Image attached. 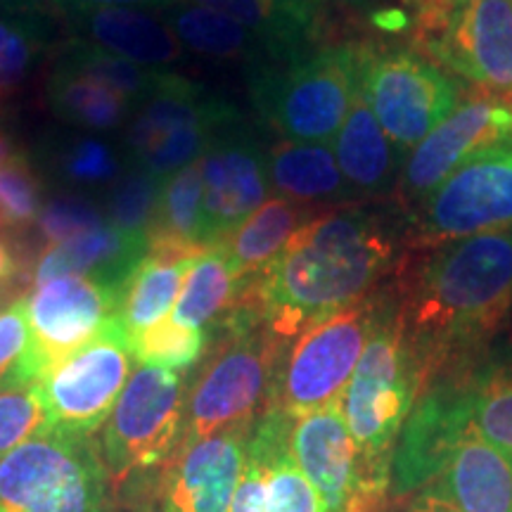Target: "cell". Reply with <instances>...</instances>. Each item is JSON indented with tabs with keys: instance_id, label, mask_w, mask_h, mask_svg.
I'll return each mask as SVG.
<instances>
[{
	"instance_id": "cell-1",
	"label": "cell",
	"mask_w": 512,
	"mask_h": 512,
	"mask_svg": "<svg viewBox=\"0 0 512 512\" xmlns=\"http://www.w3.org/2000/svg\"><path fill=\"white\" fill-rule=\"evenodd\" d=\"M399 264V235L382 214L361 207L313 216L264 271L249 280L245 302L280 339L375 294Z\"/></svg>"
},
{
	"instance_id": "cell-2",
	"label": "cell",
	"mask_w": 512,
	"mask_h": 512,
	"mask_svg": "<svg viewBox=\"0 0 512 512\" xmlns=\"http://www.w3.org/2000/svg\"><path fill=\"white\" fill-rule=\"evenodd\" d=\"M510 313V230L470 235L434 249L399 299L401 328L420 363L422 384L470 368V356Z\"/></svg>"
},
{
	"instance_id": "cell-3",
	"label": "cell",
	"mask_w": 512,
	"mask_h": 512,
	"mask_svg": "<svg viewBox=\"0 0 512 512\" xmlns=\"http://www.w3.org/2000/svg\"><path fill=\"white\" fill-rule=\"evenodd\" d=\"M221 330L226 337L185 396V422L176 451L228 427L252 425L268 406L285 339L249 304L230 313Z\"/></svg>"
},
{
	"instance_id": "cell-4",
	"label": "cell",
	"mask_w": 512,
	"mask_h": 512,
	"mask_svg": "<svg viewBox=\"0 0 512 512\" xmlns=\"http://www.w3.org/2000/svg\"><path fill=\"white\" fill-rule=\"evenodd\" d=\"M422 387L420 363L401 328L399 302L382 299L361 361L342 394V413L363 458L389 482L396 441Z\"/></svg>"
},
{
	"instance_id": "cell-5",
	"label": "cell",
	"mask_w": 512,
	"mask_h": 512,
	"mask_svg": "<svg viewBox=\"0 0 512 512\" xmlns=\"http://www.w3.org/2000/svg\"><path fill=\"white\" fill-rule=\"evenodd\" d=\"M361 88V46L335 43L254 69L256 112L292 143H330Z\"/></svg>"
},
{
	"instance_id": "cell-6",
	"label": "cell",
	"mask_w": 512,
	"mask_h": 512,
	"mask_svg": "<svg viewBox=\"0 0 512 512\" xmlns=\"http://www.w3.org/2000/svg\"><path fill=\"white\" fill-rule=\"evenodd\" d=\"M107 491L91 437L48 427L0 458V512H107Z\"/></svg>"
},
{
	"instance_id": "cell-7",
	"label": "cell",
	"mask_w": 512,
	"mask_h": 512,
	"mask_svg": "<svg viewBox=\"0 0 512 512\" xmlns=\"http://www.w3.org/2000/svg\"><path fill=\"white\" fill-rule=\"evenodd\" d=\"M406 15L439 67L512 100L510 0H406Z\"/></svg>"
},
{
	"instance_id": "cell-8",
	"label": "cell",
	"mask_w": 512,
	"mask_h": 512,
	"mask_svg": "<svg viewBox=\"0 0 512 512\" xmlns=\"http://www.w3.org/2000/svg\"><path fill=\"white\" fill-rule=\"evenodd\" d=\"M235 121L240 114L233 105L207 93L200 83L164 69L128 119V157L136 169L164 183L195 164L216 133Z\"/></svg>"
},
{
	"instance_id": "cell-9",
	"label": "cell",
	"mask_w": 512,
	"mask_h": 512,
	"mask_svg": "<svg viewBox=\"0 0 512 512\" xmlns=\"http://www.w3.org/2000/svg\"><path fill=\"white\" fill-rule=\"evenodd\" d=\"M380 306V294H370L297 335L280 356L268 406L302 418L339 399L361 361Z\"/></svg>"
},
{
	"instance_id": "cell-10",
	"label": "cell",
	"mask_w": 512,
	"mask_h": 512,
	"mask_svg": "<svg viewBox=\"0 0 512 512\" xmlns=\"http://www.w3.org/2000/svg\"><path fill=\"white\" fill-rule=\"evenodd\" d=\"M361 91L403 155L444 124L463 95L439 64L399 46H361Z\"/></svg>"
},
{
	"instance_id": "cell-11",
	"label": "cell",
	"mask_w": 512,
	"mask_h": 512,
	"mask_svg": "<svg viewBox=\"0 0 512 512\" xmlns=\"http://www.w3.org/2000/svg\"><path fill=\"white\" fill-rule=\"evenodd\" d=\"M159 72L69 38L57 50L46 83L50 110L64 124L107 133L128 124L155 88Z\"/></svg>"
},
{
	"instance_id": "cell-12",
	"label": "cell",
	"mask_w": 512,
	"mask_h": 512,
	"mask_svg": "<svg viewBox=\"0 0 512 512\" xmlns=\"http://www.w3.org/2000/svg\"><path fill=\"white\" fill-rule=\"evenodd\" d=\"M131 366L128 332L114 316L91 342L55 363L36 382L48 427L74 437H93L117 406Z\"/></svg>"
},
{
	"instance_id": "cell-13",
	"label": "cell",
	"mask_w": 512,
	"mask_h": 512,
	"mask_svg": "<svg viewBox=\"0 0 512 512\" xmlns=\"http://www.w3.org/2000/svg\"><path fill=\"white\" fill-rule=\"evenodd\" d=\"M185 422V392L178 373L138 366L128 377L102 432L100 458L110 482L166 463Z\"/></svg>"
},
{
	"instance_id": "cell-14",
	"label": "cell",
	"mask_w": 512,
	"mask_h": 512,
	"mask_svg": "<svg viewBox=\"0 0 512 512\" xmlns=\"http://www.w3.org/2000/svg\"><path fill=\"white\" fill-rule=\"evenodd\" d=\"M290 448L325 512H382L392 501V482L377 475L351 437L342 396L292 418Z\"/></svg>"
},
{
	"instance_id": "cell-15",
	"label": "cell",
	"mask_w": 512,
	"mask_h": 512,
	"mask_svg": "<svg viewBox=\"0 0 512 512\" xmlns=\"http://www.w3.org/2000/svg\"><path fill=\"white\" fill-rule=\"evenodd\" d=\"M121 290L98 280L64 275L34 285L27 299L29 349L10 380L36 384L62 358L88 344L119 311Z\"/></svg>"
},
{
	"instance_id": "cell-16",
	"label": "cell",
	"mask_w": 512,
	"mask_h": 512,
	"mask_svg": "<svg viewBox=\"0 0 512 512\" xmlns=\"http://www.w3.org/2000/svg\"><path fill=\"white\" fill-rule=\"evenodd\" d=\"M512 226V136L477 152L415 209L425 245Z\"/></svg>"
},
{
	"instance_id": "cell-17",
	"label": "cell",
	"mask_w": 512,
	"mask_h": 512,
	"mask_svg": "<svg viewBox=\"0 0 512 512\" xmlns=\"http://www.w3.org/2000/svg\"><path fill=\"white\" fill-rule=\"evenodd\" d=\"M470 370L437 377L422 389L394 448L392 501H406L430 486L451 460L460 439L472 430Z\"/></svg>"
},
{
	"instance_id": "cell-18",
	"label": "cell",
	"mask_w": 512,
	"mask_h": 512,
	"mask_svg": "<svg viewBox=\"0 0 512 512\" xmlns=\"http://www.w3.org/2000/svg\"><path fill=\"white\" fill-rule=\"evenodd\" d=\"M204 188V247L235 233L271 195L268 152L240 121L221 128L197 159Z\"/></svg>"
},
{
	"instance_id": "cell-19",
	"label": "cell",
	"mask_w": 512,
	"mask_h": 512,
	"mask_svg": "<svg viewBox=\"0 0 512 512\" xmlns=\"http://www.w3.org/2000/svg\"><path fill=\"white\" fill-rule=\"evenodd\" d=\"M510 136V107L491 100L463 105L408 152L396 183L403 204L418 209L465 159Z\"/></svg>"
},
{
	"instance_id": "cell-20",
	"label": "cell",
	"mask_w": 512,
	"mask_h": 512,
	"mask_svg": "<svg viewBox=\"0 0 512 512\" xmlns=\"http://www.w3.org/2000/svg\"><path fill=\"white\" fill-rule=\"evenodd\" d=\"M292 418L266 406L247 441V458L230 512H325L316 489L294 463Z\"/></svg>"
},
{
	"instance_id": "cell-21",
	"label": "cell",
	"mask_w": 512,
	"mask_h": 512,
	"mask_svg": "<svg viewBox=\"0 0 512 512\" xmlns=\"http://www.w3.org/2000/svg\"><path fill=\"white\" fill-rule=\"evenodd\" d=\"M252 427H228L171 453L159 486L162 512H230Z\"/></svg>"
},
{
	"instance_id": "cell-22",
	"label": "cell",
	"mask_w": 512,
	"mask_h": 512,
	"mask_svg": "<svg viewBox=\"0 0 512 512\" xmlns=\"http://www.w3.org/2000/svg\"><path fill=\"white\" fill-rule=\"evenodd\" d=\"M72 38L145 69L164 72L183 57V46L159 12L143 8H98L67 12Z\"/></svg>"
},
{
	"instance_id": "cell-23",
	"label": "cell",
	"mask_w": 512,
	"mask_h": 512,
	"mask_svg": "<svg viewBox=\"0 0 512 512\" xmlns=\"http://www.w3.org/2000/svg\"><path fill=\"white\" fill-rule=\"evenodd\" d=\"M420 494L456 512H512V460L470 430Z\"/></svg>"
},
{
	"instance_id": "cell-24",
	"label": "cell",
	"mask_w": 512,
	"mask_h": 512,
	"mask_svg": "<svg viewBox=\"0 0 512 512\" xmlns=\"http://www.w3.org/2000/svg\"><path fill=\"white\" fill-rule=\"evenodd\" d=\"M147 247L150 240L145 235H128L105 221L79 238L48 245L38 254L31 280L41 285L64 275H79L124 290L126 280L147 254Z\"/></svg>"
},
{
	"instance_id": "cell-25",
	"label": "cell",
	"mask_w": 512,
	"mask_h": 512,
	"mask_svg": "<svg viewBox=\"0 0 512 512\" xmlns=\"http://www.w3.org/2000/svg\"><path fill=\"white\" fill-rule=\"evenodd\" d=\"M332 152L354 197L387 195L399 183V171L406 162L399 159L401 150L387 138L361 88L342 128L332 138Z\"/></svg>"
},
{
	"instance_id": "cell-26",
	"label": "cell",
	"mask_w": 512,
	"mask_h": 512,
	"mask_svg": "<svg viewBox=\"0 0 512 512\" xmlns=\"http://www.w3.org/2000/svg\"><path fill=\"white\" fill-rule=\"evenodd\" d=\"M200 254L197 249L150 242L143 261L121 290L117 316L128 337L159 323L176 309L185 275Z\"/></svg>"
},
{
	"instance_id": "cell-27",
	"label": "cell",
	"mask_w": 512,
	"mask_h": 512,
	"mask_svg": "<svg viewBox=\"0 0 512 512\" xmlns=\"http://www.w3.org/2000/svg\"><path fill=\"white\" fill-rule=\"evenodd\" d=\"M268 178L278 197L309 209L354 200L330 143L283 140L268 152Z\"/></svg>"
},
{
	"instance_id": "cell-28",
	"label": "cell",
	"mask_w": 512,
	"mask_h": 512,
	"mask_svg": "<svg viewBox=\"0 0 512 512\" xmlns=\"http://www.w3.org/2000/svg\"><path fill=\"white\" fill-rule=\"evenodd\" d=\"M221 12L264 41L273 64H287L311 53L323 24L290 0H188Z\"/></svg>"
},
{
	"instance_id": "cell-29",
	"label": "cell",
	"mask_w": 512,
	"mask_h": 512,
	"mask_svg": "<svg viewBox=\"0 0 512 512\" xmlns=\"http://www.w3.org/2000/svg\"><path fill=\"white\" fill-rule=\"evenodd\" d=\"M159 15L174 31L178 43L192 53L211 57V60L245 62L252 64V69L273 64L264 41L221 12L200 8L188 0H178L176 5L162 10Z\"/></svg>"
},
{
	"instance_id": "cell-30",
	"label": "cell",
	"mask_w": 512,
	"mask_h": 512,
	"mask_svg": "<svg viewBox=\"0 0 512 512\" xmlns=\"http://www.w3.org/2000/svg\"><path fill=\"white\" fill-rule=\"evenodd\" d=\"M311 219L313 211L309 207L285 200V197H271L216 247L223 249L238 275L252 280L283 252L294 233Z\"/></svg>"
},
{
	"instance_id": "cell-31",
	"label": "cell",
	"mask_w": 512,
	"mask_h": 512,
	"mask_svg": "<svg viewBox=\"0 0 512 512\" xmlns=\"http://www.w3.org/2000/svg\"><path fill=\"white\" fill-rule=\"evenodd\" d=\"M247 285L249 280L238 275L221 247L204 249L185 275L171 318L200 330L223 325V320L245 302Z\"/></svg>"
},
{
	"instance_id": "cell-32",
	"label": "cell",
	"mask_w": 512,
	"mask_h": 512,
	"mask_svg": "<svg viewBox=\"0 0 512 512\" xmlns=\"http://www.w3.org/2000/svg\"><path fill=\"white\" fill-rule=\"evenodd\" d=\"M204 188L200 162L164 181L147 240L204 252Z\"/></svg>"
},
{
	"instance_id": "cell-33",
	"label": "cell",
	"mask_w": 512,
	"mask_h": 512,
	"mask_svg": "<svg viewBox=\"0 0 512 512\" xmlns=\"http://www.w3.org/2000/svg\"><path fill=\"white\" fill-rule=\"evenodd\" d=\"M467 387L472 430L512 460V358L472 368Z\"/></svg>"
},
{
	"instance_id": "cell-34",
	"label": "cell",
	"mask_w": 512,
	"mask_h": 512,
	"mask_svg": "<svg viewBox=\"0 0 512 512\" xmlns=\"http://www.w3.org/2000/svg\"><path fill=\"white\" fill-rule=\"evenodd\" d=\"M48 46V27L29 10L0 12V100L22 86Z\"/></svg>"
},
{
	"instance_id": "cell-35",
	"label": "cell",
	"mask_w": 512,
	"mask_h": 512,
	"mask_svg": "<svg viewBox=\"0 0 512 512\" xmlns=\"http://www.w3.org/2000/svg\"><path fill=\"white\" fill-rule=\"evenodd\" d=\"M133 361L140 366H155L178 373L200 361L207 347V332L183 325L174 318H164L150 328L128 337Z\"/></svg>"
},
{
	"instance_id": "cell-36",
	"label": "cell",
	"mask_w": 512,
	"mask_h": 512,
	"mask_svg": "<svg viewBox=\"0 0 512 512\" xmlns=\"http://www.w3.org/2000/svg\"><path fill=\"white\" fill-rule=\"evenodd\" d=\"M55 171L72 188H105L124 174L114 147L98 136H74L55 150Z\"/></svg>"
},
{
	"instance_id": "cell-37",
	"label": "cell",
	"mask_w": 512,
	"mask_h": 512,
	"mask_svg": "<svg viewBox=\"0 0 512 512\" xmlns=\"http://www.w3.org/2000/svg\"><path fill=\"white\" fill-rule=\"evenodd\" d=\"M162 185V181L136 166L131 171H124L110 190L107 214H110L112 226L128 235H145L147 238L157 214Z\"/></svg>"
},
{
	"instance_id": "cell-38",
	"label": "cell",
	"mask_w": 512,
	"mask_h": 512,
	"mask_svg": "<svg viewBox=\"0 0 512 512\" xmlns=\"http://www.w3.org/2000/svg\"><path fill=\"white\" fill-rule=\"evenodd\" d=\"M41 181L22 152H10L0 166V230L36 223L41 214Z\"/></svg>"
},
{
	"instance_id": "cell-39",
	"label": "cell",
	"mask_w": 512,
	"mask_h": 512,
	"mask_svg": "<svg viewBox=\"0 0 512 512\" xmlns=\"http://www.w3.org/2000/svg\"><path fill=\"white\" fill-rule=\"evenodd\" d=\"M43 430L48 418L36 384L0 382V458Z\"/></svg>"
},
{
	"instance_id": "cell-40",
	"label": "cell",
	"mask_w": 512,
	"mask_h": 512,
	"mask_svg": "<svg viewBox=\"0 0 512 512\" xmlns=\"http://www.w3.org/2000/svg\"><path fill=\"white\" fill-rule=\"evenodd\" d=\"M38 233L46 238L48 245L74 240L88 230L105 223L100 209L83 197H53L41 207L38 214Z\"/></svg>"
},
{
	"instance_id": "cell-41",
	"label": "cell",
	"mask_w": 512,
	"mask_h": 512,
	"mask_svg": "<svg viewBox=\"0 0 512 512\" xmlns=\"http://www.w3.org/2000/svg\"><path fill=\"white\" fill-rule=\"evenodd\" d=\"M29 349V323L24 299L0 311V382L10 380Z\"/></svg>"
},
{
	"instance_id": "cell-42",
	"label": "cell",
	"mask_w": 512,
	"mask_h": 512,
	"mask_svg": "<svg viewBox=\"0 0 512 512\" xmlns=\"http://www.w3.org/2000/svg\"><path fill=\"white\" fill-rule=\"evenodd\" d=\"M53 8H57L62 15L67 12H79V10H98V8H157L166 10L171 5H176L178 0H48Z\"/></svg>"
},
{
	"instance_id": "cell-43",
	"label": "cell",
	"mask_w": 512,
	"mask_h": 512,
	"mask_svg": "<svg viewBox=\"0 0 512 512\" xmlns=\"http://www.w3.org/2000/svg\"><path fill=\"white\" fill-rule=\"evenodd\" d=\"M19 275V256L8 240L0 238V290L15 283Z\"/></svg>"
},
{
	"instance_id": "cell-44",
	"label": "cell",
	"mask_w": 512,
	"mask_h": 512,
	"mask_svg": "<svg viewBox=\"0 0 512 512\" xmlns=\"http://www.w3.org/2000/svg\"><path fill=\"white\" fill-rule=\"evenodd\" d=\"M396 512H456V510H451V508H446V505L432 501V498L425 494H415L411 498H406V503H403Z\"/></svg>"
},
{
	"instance_id": "cell-45",
	"label": "cell",
	"mask_w": 512,
	"mask_h": 512,
	"mask_svg": "<svg viewBox=\"0 0 512 512\" xmlns=\"http://www.w3.org/2000/svg\"><path fill=\"white\" fill-rule=\"evenodd\" d=\"M19 0H0V12H10L17 8Z\"/></svg>"
},
{
	"instance_id": "cell-46",
	"label": "cell",
	"mask_w": 512,
	"mask_h": 512,
	"mask_svg": "<svg viewBox=\"0 0 512 512\" xmlns=\"http://www.w3.org/2000/svg\"><path fill=\"white\" fill-rule=\"evenodd\" d=\"M8 155H10V145L8 143L0 145V166L5 164V159H8Z\"/></svg>"
},
{
	"instance_id": "cell-47",
	"label": "cell",
	"mask_w": 512,
	"mask_h": 512,
	"mask_svg": "<svg viewBox=\"0 0 512 512\" xmlns=\"http://www.w3.org/2000/svg\"><path fill=\"white\" fill-rule=\"evenodd\" d=\"M5 143H8V140H5L3 133H0V145H5Z\"/></svg>"
},
{
	"instance_id": "cell-48",
	"label": "cell",
	"mask_w": 512,
	"mask_h": 512,
	"mask_svg": "<svg viewBox=\"0 0 512 512\" xmlns=\"http://www.w3.org/2000/svg\"><path fill=\"white\" fill-rule=\"evenodd\" d=\"M510 5H512V0H510Z\"/></svg>"
}]
</instances>
